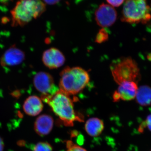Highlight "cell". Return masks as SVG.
<instances>
[{
    "mask_svg": "<svg viewBox=\"0 0 151 151\" xmlns=\"http://www.w3.org/2000/svg\"><path fill=\"white\" fill-rule=\"evenodd\" d=\"M1 1H2L3 2H6L7 1V0H1Z\"/></svg>",
    "mask_w": 151,
    "mask_h": 151,
    "instance_id": "cell-22",
    "label": "cell"
},
{
    "mask_svg": "<svg viewBox=\"0 0 151 151\" xmlns=\"http://www.w3.org/2000/svg\"><path fill=\"white\" fill-rule=\"evenodd\" d=\"M52 146L47 142H40L32 148L33 151H52Z\"/></svg>",
    "mask_w": 151,
    "mask_h": 151,
    "instance_id": "cell-15",
    "label": "cell"
},
{
    "mask_svg": "<svg viewBox=\"0 0 151 151\" xmlns=\"http://www.w3.org/2000/svg\"><path fill=\"white\" fill-rule=\"evenodd\" d=\"M45 3L49 5H54L59 3L60 0H43Z\"/></svg>",
    "mask_w": 151,
    "mask_h": 151,
    "instance_id": "cell-20",
    "label": "cell"
},
{
    "mask_svg": "<svg viewBox=\"0 0 151 151\" xmlns=\"http://www.w3.org/2000/svg\"><path fill=\"white\" fill-rule=\"evenodd\" d=\"M65 142L67 148L66 151H87L86 149L75 144L72 141L67 140Z\"/></svg>",
    "mask_w": 151,
    "mask_h": 151,
    "instance_id": "cell-17",
    "label": "cell"
},
{
    "mask_svg": "<svg viewBox=\"0 0 151 151\" xmlns=\"http://www.w3.org/2000/svg\"><path fill=\"white\" fill-rule=\"evenodd\" d=\"M111 71L114 81L120 84L125 81L137 83L141 80L140 70L137 63L131 57H124L111 64Z\"/></svg>",
    "mask_w": 151,
    "mask_h": 151,
    "instance_id": "cell-4",
    "label": "cell"
},
{
    "mask_svg": "<svg viewBox=\"0 0 151 151\" xmlns=\"http://www.w3.org/2000/svg\"><path fill=\"white\" fill-rule=\"evenodd\" d=\"M53 113L66 127H73L76 122H83V117L74 109L73 100L70 96L58 90L51 96H41Z\"/></svg>",
    "mask_w": 151,
    "mask_h": 151,
    "instance_id": "cell-1",
    "label": "cell"
},
{
    "mask_svg": "<svg viewBox=\"0 0 151 151\" xmlns=\"http://www.w3.org/2000/svg\"><path fill=\"white\" fill-rule=\"evenodd\" d=\"M46 9L42 0H19L11 11L13 26H24L40 17Z\"/></svg>",
    "mask_w": 151,
    "mask_h": 151,
    "instance_id": "cell-3",
    "label": "cell"
},
{
    "mask_svg": "<svg viewBox=\"0 0 151 151\" xmlns=\"http://www.w3.org/2000/svg\"><path fill=\"white\" fill-rule=\"evenodd\" d=\"M25 58L22 50L13 45L8 49L0 59V63L3 67H12L21 64Z\"/></svg>",
    "mask_w": 151,
    "mask_h": 151,
    "instance_id": "cell-9",
    "label": "cell"
},
{
    "mask_svg": "<svg viewBox=\"0 0 151 151\" xmlns=\"http://www.w3.org/2000/svg\"><path fill=\"white\" fill-rule=\"evenodd\" d=\"M136 102L142 106L151 105V87L148 85H143L138 88L136 94Z\"/></svg>",
    "mask_w": 151,
    "mask_h": 151,
    "instance_id": "cell-14",
    "label": "cell"
},
{
    "mask_svg": "<svg viewBox=\"0 0 151 151\" xmlns=\"http://www.w3.org/2000/svg\"><path fill=\"white\" fill-rule=\"evenodd\" d=\"M146 128L151 132V113L147 116L145 121L142 122L138 129V131L142 133Z\"/></svg>",
    "mask_w": 151,
    "mask_h": 151,
    "instance_id": "cell-18",
    "label": "cell"
},
{
    "mask_svg": "<svg viewBox=\"0 0 151 151\" xmlns=\"http://www.w3.org/2000/svg\"><path fill=\"white\" fill-rule=\"evenodd\" d=\"M42 60L44 64L50 69L61 67L65 62V56L60 50L54 47L48 49L43 52Z\"/></svg>",
    "mask_w": 151,
    "mask_h": 151,
    "instance_id": "cell-10",
    "label": "cell"
},
{
    "mask_svg": "<svg viewBox=\"0 0 151 151\" xmlns=\"http://www.w3.org/2000/svg\"><path fill=\"white\" fill-rule=\"evenodd\" d=\"M4 144L2 138L0 137V151H4Z\"/></svg>",
    "mask_w": 151,
    "mask_h": 151,
    "instance_id": "cell-21",
    "label": "cell"
},
{
    "mask_svg": "<svg viewBox=\"0 0 151 151\" xmlns=\"http://www.w3.org/2000/svg\"><path fill=\"white\" fill-rule=\"evenodd\" d=\"M122 13V21L131 24H146L151 19V9L147 0H127Z\"/></svg>",
    "mask_w": 151,
    "mask_h": 151,
    "instance_id": "cell-5",
    "label": "cell"
},
{
    "mask_svg": "<svg viewBox=\"0 0 151 151\" xmlns=\"http://www.w3.org/2000/svg\"><path fill=\"white\" fill-rule=\"evenodd\" d=\"M104 122L97 118H92L86 121L84 129L87 134L92 137L100 136L104 129Z\"/></svg>",
    "mask_w": 151,
    "mask_h": 151,
    "instance_id": "cell-13",
    "label": "cell"
},
{
    "mask_svg": "<svg viewBox=\"0 0 151 151\" xmlns=\"http://www.w3.org/2000/svg\"><path fill=\"white\" fill-rule=\"evenodd\" d=\"M89 73L79 67L65 68L60 73V90L69 95H74L82 91L89 83Z\"/></svg>",
    "mask_w": 151,
    "mask_h": 151,
    "instance_id": "cell-2",
    "label": "cell"
},
{
    "mask_svg": "<svg viewBox=\"0 0 151 151\" xmlns=\"http://www.w3.org/2000/svg\"><path fill=\"white\" fill-rule=\"evenodd\" d=\"M107 2L113 7H119L124 3L125 0H106Z\"/></svg>",
    "mask_w": 151,
    "mask_h": 151,
    "instance_id": "cell-19",
    "label": "cell"
},
{
    "mask_svg": "<svg viewBox=\"0 0 151 151\" xmlns=\"http://www.w3.org/2000/svg\"><path fill=\"white\" fill-rule=\"evenodd\" d=\"M150 151H151V150Z\"/></svg>",
    "mask_w": 151,
    "mask_h": 151,
    "instance_id": "cell-23",
    "label": "cell"
},
{
    "mask_svg": "<svg viewBox=\"0 0 151 151\" xmlns=\"http://www.w3.org/2000/svg\"><path fill=\"white\" fill-rule=\"evenodd\" d=\"M137 83L134 81H125L119 84V87L113 95L114 102L120 100L131 101L134 99L138 89Z\"/></svg>",
    "mask_w": 151,
    "mask_h": 151,
    "instance_id": "cell-8",
    "label": "cell"
},
{
    "mask_svg": "<svg viewBox=\"0 0 151 151\" xmlns=\"http://www.w3.org/2000/svg\"><path fill=\"white\" fill-rule=\"evenodd\" d=\"M23 108L26 114L29 116H35L42 111L43 103L40 98L35 95H32L25 100Z\"/></svg>",
    "mask_w": 151,
    "mask_h": 151,
    "instance_id": "cell-12",
    "label": "cell"
},
{
    "mask_svg": "<svg viewBox=\"0 0 151 151\" xmlns=\"http://www.w3.org/2000/svg\"><path fill=\"white\" fill-rule=\"evenodd\" d=\"M108 32L105 29L102 28L97 33L95 39V42L98 43H103L108 40Z\"/></svg>",
    "mask_w": 151,
    "mask_h": 151,
    "instance_id": "cell-16",
    "label": "cell"
},
{
    "mask_svg": "<svg viewBox=\"0 0 151 151\" xmlns=\"http://www.w3.org/2000/svg\"><path fill=\"white\" fill-rule=\"evenodd\" d=\"M117 18L116 10L112 6L103 4L99 6L95 13L97 24L103 28L108 27L114 24Z\"/></svg>",
    "mask_w": 151,
    "mask_h": 151,
    "instance_id": "cell-7",
    "label": "cell"
},
{
    "mask_svg": "<svg viewBox=\"0 0 151 151\" xmlns=\"http://www.w3.org/2000/svg\"><path fill=\"white\" fill-rule=\"evenodd\" d=\"M54 120L47 114L40 115L36 120L34 130L38 135L45 136L49 134L53 129Z\"/></svg>",
    "mask_w": 151,
    "mask_h": 151,
    "instance_id": "cell-11",
    "label": "cell"
},
{
    "mask_svg": "<svg viewBox=\"0 0 151 151\" xmlns=\"http://www.w3.org/2000/svg\"><path fill=\"white\" fill-rule=\"evenodd\" d=\"M34 85L41 96H51L59 90L55 85L53 77L50 73L40 71L35 75Z\"/></svg>",
    "mask_w": 151,
    "mask_h": 151,
    "instance_id": "cell-6",
    "label": "cell"
}]
</instances>
